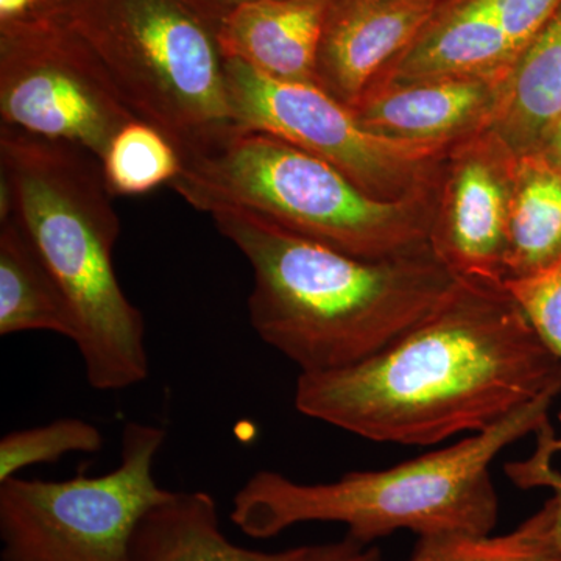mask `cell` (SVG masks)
Returning <instances> with one entry per match:
<instances>
[{
	"mask_svg": "<svg viewBox=\"0 0 561 561\" xmlns=\"http://www.w3.org/2000/svg\"><path fill=\"white\" fill-rule=\"evenodd\" d=\"M561 391V360L502 284L456 289L381 353L300 373L297 411L367 440L432 446L485 432Z\"/></svg>",
	"mask_w": 561,
	"mask_h": 561,
	"instance_id": "6da1fadb",
	"label": "cell"
},
{
	"mask_svg": "<svg viewBox=\"0 0 561 561\" xmlns=\"http://www.w3.org/2000/svg\"><path fill=\"white\" fill-rule=\"evenodd\" d=\"M210 217L253 272L251 328L300 373L342 370L381 353L460 280L431 247L360 260L247 210Z\"/></svg>",
	"mask_w": 561,
	"mask_h": 561,
	"instance_id": "7a4b0ae2",
	"label": "cell"
},
{
	"mask_svg": "<svg viewBox=\"0 0 561 561\" xmlns=\"http://www.w3.org/2000/svg\"><path fill=\"white\" fill-rule=\"evenodd\" d=\"M0 172L13 214L65 291L92 389L119 391L150 373L142 312L113 265L121 220L101 161L70 144L0 125Z\"/></svg>",
	"mask_w": 561,
	"mask_h": 561,
	"instance_id": "3957f363",
	"label": "cell"
},
{
	"mask_svg": "<svg viewBox=\"0 0 561 561\" xmlns=\"http://www.w3.org/2000/svg\"><path fill=\"white\" fill-rule=\"evenodd\" d=\"M552 402H531L489 431L389 470L346 472L328 483L254 472L232 497L231 522L257 540L301 523L345 524L365 545L402 529L420 538L486 537L497 522L491 461L545 426Z\"/></svg>",
	"mask_w": 561,
	"mask_h": 561,
	"instance_id": "277c9868",
	"label": "cell"
},
{
	"mask_svg": "<svg viewBox=\"0 0 561 561\" xmlns=\"http://www.w3.org/2000/svg\"><path fill=\"white\" fill-rule=\"evenodd\" d=\"M172 190L192 208L239 209L360 260L431 247L426 194L382 201L330 162L262 131L238 130L181 158Z\"/></svg>",
	"mask_w": 561,
	"mask_h": 561,
	"instance_id": "5b68a950",
	"label": "cell"
},
{
	"mask_svg": "<svg viewBox=\"0 0 561 561\" xmlns=\"http://www.w3.org/2000/svg\"><path fill=\"white\" fill-rule=\"evenodd\" d=\"M57 20L83 38L122 101L181 158L236 130L217 28L183 0H70Z\"/></svg>",
	"mask_w": 561,
	"mask_h": 561,
	"instance_id": "8992f818",
	"label": "cell"
},
{
	"mask_svg": "<svg viewBox=\"0 0 561 561\" xmlns=\"http://www.w3.org/2000/svg\"><path fill=\"white\" fill-rule=\"evenodd\" d=\"M164 442L161 426L131 421L114 470L0 482L2 561H128L140 518L172 493L153 476Z\"/></svg>",
	"mask_w": 561,
	"mask_h": 561,
	"instance_id": "52a82bcc",
	"label": "cell"
},
{
	"mask_svg": "<svg viewBox=\"0 0 561 561\" xmlns=\"http://www.w3.org/2000/svg\"><path fill=\"white\" fill-rule=\"evenodd\" d=\"M227 80L238 130L287 140L382 201L426 194L432 168L449 146L373 133L317 83L273 79L236 60H227Z\"/></svg>",
	"mask_w": 561,
	"mask_h": 561,
	"instance_id": "ba28073f",
	"label": "cell"
},
{
	"mask_svg": "<svg viewBox=\"0 0 561 561\" xmlns=\"http://www.w3.org/2000/svg\"><path fill=\"white\" fill-rule=\"evenodd\" d=\"M0 117L3 127L70 144L99 161L114 136L139 121L61 20L0 28Z\"/></svg>",
	"mask_w": 561,
	"mask_h": 561,
	"instance_id": "9c48e42d",
	"label": "cell"
},
{
	"mask_svg": "<svg viewBox=\"0 0 561 561\" xmlns=\"http://www.w3.org/2000/svg\"><path fill=\"white\" fill-rule=\"evenodd\" d=\"M446 0H330L317 84L353 105L408 49Z\"/></svg>",
	"mask_w": 561,
	"mask_h": 561,
	"instance_id": "30bf717a",
	"label": "cell"
},
{
	"mask_svg": "<svg viewBox=\"0 0 561 561\" xmlns=\"http://www.w3.org/2000/svg\"><path fill=\"white\" fill-rule=\"evenodd\" d=\"M511 181L490 157L467 154L454 172L445 221L431 249L460 278L502 284Z\"/></svg>",
	"mask_w": 561,
	"mask_h": 561,
	"instance_id": "8fae6325",
	"label": "cell"
},
{
	"mask_svg": "<svg viewBox=\"0 0 561 561\" xmlns=\"http://www.w3.org/2000/svg\"><path fill=\"white\" fill-rule=\"evenodd\" d=\"M502 87L483 79L371 84L350 108L365 128L387 138L449 144L491 121Z\"/></svg>",
	"mask_w": 561,
	"mask_h": 561,
	"instance_id": "7c38bea8",
	"label": "cell"
},
{
	"mask_svg": "<svg viewBox=\"0 0 561 561\" xmlns=\"http://www.w3.org/2000/svg\"><path fill=\"white\" fill-rule=\"evenodd\" d=\"M330 0H257L217 25L227 60L264 76L317 83V58Z\"/></svg>",
	"mask_w": 561,
	"mask_h": 561,
	"instance_id": "4fadbf2b",
	"label": "cell"
},
{
	"mask_svg": "<svg viewBox=\"0 0 561 561\" xmlns=\"http://www.w3.org/2000/svg\"><path fill=\"white\" fill-rule=\"evenodd\" d=\"M294 549L262 552L234 545L208 491H172L140 518L128 561H289Z\"/></svg>",
	"mask_w": 561,
	"mask_h": 561,
	"instance_id": "5bb4252c",
	"label": "cell"
},
{
	"mask_svg": "<svg viewBox=\"0 0 561 561\" xmlns=\"http://www.w3.org/2000/svg\"><path fill=\"white\" fill-rule=\"evenodd\" d=\"M561 117V5L513 66L491 122L507 151L526 153Z\"/></svg>",
	"mask_w": 561,
	"mask_h": 561,
	"instance_id": "9a60e30c",
	"label": "cell"
},
{
	"mask_svg": "<svg viewBox=\"0 0 561 561\" xmlns=\"http://www.w3.org/2000/svg\"><path fill=\"white\" fill-rule=\"evenodd\" d=\"M46 331L76 341V320L21 221L0 220V335Z\"/></svg>",
	"mask_w": 561,
	"mask_h": 561,
	"instance_id": "2e32d148",
	"label": "cell"
},
{
	"mask_svg": "<svg viewBox=\"0 0 561 561\" xmlns=\"http://www.w3.org/2000/svg\"><path fill=\"white\" fill-rule=\"evenodd\" d=\"M518 161L508 203L504 280L549 271L561 260V176L535 158Z\"/></svg>",
	"mask_w": 561,
	"mask_h": 561,
	"instance_id": "e0dca14e",
	"label": "cell"
},
{
	"mask_svg": "<svg viewBox=\"0 0 561 561\" xmlns=\"http://www.w3.org/2000/svg\"><path fill=\"white\" fill-rule=\"evenodd\" d=\"M103 179L113 195H140L171 184L181 157L171 140L142 121L122 128L101 161Z\"/></svg>",
	"mask_w": 561,
	"mask_h": 561,
	"instance_id": "ac0fdd59",
	"label": "cell"
},
{
	"mask_svg": "<svg viewBox=\"0 0 561 561\" xmlns=\"http://www.w3.org/2000/svg\"><path fill=\"white\" fill-rule=\"evenodd\" d=\"M103 435L95 424L60 419L43 426L13 431L0 440V482L36 465L55 463L68 454L101 451Z\"/></svg>",
	"mask_w": 561,
	"mask_h": 561,
	"instance_id": "d6986e66",
	"label": "cell"
},
{
	"mask_svg": "<svg viewBox=\"0 0 561 561\" xmlns=\"http://www.w3.org/2000/svg\"><path fill=\"white\" fill-rule=\"evenodd\" d=\"M442 561H561V552L540 508L511 534L454 538Z\"/></svg>",
	"mask_w": 561,
	"mask_h": 561,
	"instance_id": "ffe728a7",
	"label": "cell"
},
{
	"mask_svg": "<svg viewBox=\"0 0 561 561\" xmlns=\"http://www.w3.org/2000/svg\"><path fill=\"white\" fill-rule=\"evenodd\" d=\"M502 287L561 360V264L526 278L504 280Z\"/></svg>",
	"mask_w": 561,
	"mask_h": 561,
	"instance_id": "44dd1931",
	"label": "cell"
},
{
	"mask_svg": "<svg viewBox=\"0 0 561 561\" xmlns=\"http://www.w3.org/2000/svg\"><path fill=\"white\" fill-rule=\"evenodd\" d=\"M535 434L538 443L534 456L505 465V472L522 489L546 486L552 490L551 500L546 501L541 508L548 516L552 540L561 552V472L552 467V457L561 451V440H557L549 421Z\"/></svg>",
	"mask_w": 561,
	"mask_h": 561,
	"instance_id": "7402d4cb",
	"label": "cell"
},
{
	"mask_svg": "<svg viewBox=\"0 0 561 561\" xmlns=\"http://www.w3.org/2000/svg\"><path fill=\"white\" fill-rule=\"evenodd\" d=\"M453 540L454 538H420L419 548L409 561H442ZM289 561H381V553L346 535L345 540L330 545L295 548Z\"/></svg>",
	"mask_w": 561,
	"mask_h": 561,
	"instance_id": "603a6c76",
	"label": "cell"
},
{
	"mask_svg": "<svg viewBox=\"0 0 561 561\" xmlns=\"http://www.w3.org/2000/svg\"><path fill=\"white\" fill-rule=\"evenodd\" d=\"M70 0H0V28L57 20Z\"/></svg>",
	"mask_w": 561,
	"mask_h": 561,
	"instance_id": "cb8c5ba5",
	"label": "cell"
},
{
	"mask_svg": "<svg viewBox=\"0 0 561 561\" xmlns=\"http://www.w3.org/2000/svg\"><path fill=\"white\" fill-rule=\"evenodd\" d=\"M183 2L217 28V25L232 11L257 0H183Z\"/></svg>",
	"mask_w": 561,
	"mask_h": 561,
	"instance_id": "d4e9b609",
	"label": "cell"
},
{
	"mask_svg": "<svg viewBox=\"0 0 561 561\" xmlns=\"http://www.w3.org/2000/svg\"><path fill=\"white\" fill-rule=\"evenodd\" d=\"M551 131L553 136V149H556L557 158H559L561 165V117L553 124Z\"/></svg>",
	"mask_w": 561,
	"mask_h": 561,
	"instance_id": "484cf974",
	"label": "cell"
},
{
	"mask_svg": "<svg viewBox=\"0 0 561 561\" xmlns=\"http://www.w3.org/2000/svg\"><path fill=\"white\" fill-rule=\"evenodd\" d=\"M560 264H561V260H560L559 262H557V264H556V265H553V267H557V265H560ZM553 267H552V268H553Z\"/></svg>",
	"mask_w": 561,
	"mask_h": 561,
	"instance_id": "4316f807",
	"label": "cell"
},
{
	"mask_svg": "<svg viewBox=\"0 0 561 561\" xmlns=\"http://www.w3.org/2000/svg\"><path fill=\"white\" fill-rule=\"evenodd\" d=\"M560 419H561V412H560Z\"/></svg>",
	"mask_w": 561,
	"mask_h": 561,
	"instance_id": "83f0119b",
	"label": "cell"
}]
</instances>
